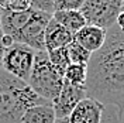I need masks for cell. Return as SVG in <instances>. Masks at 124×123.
Masks as SVG:
<instances>
[{
  "label": "cell",
  "mask_w": 124,
  "mask_h": 123,
  "mask_svg": "<svg viewBox=\"0 0 124 123\" xmlns=\"http://www.w3.org/2000/svg\"><path fill=\"white\" fill-rule=\"evenodd\" d=\"M86 92L104 106L124 110V13L107 30L106 43L87 64Z\"/></svg>",
  "instance_id": "obj_1"
},
{
  "label": "cell",
  "mask_w": 124,
  "mask_h": 123,
  "mask_svg": "<svg viewBox=\"0 0 124 123\" xmlns=\"http://www.w3.org/2000/svg\"><path fill=\"white\" fill-rule=\"evenodd\" d=\"M51 103L42 99L30 85L0 69V123H21L28 109Z\"/></svg>",
  "instance_id": "obj_2"
},
{
  "label": "cell",
  "mask_w": 124,
  "mask_h": 123,
  "mask_svg": "<svg viewBox=\"0 0 124 123\" xmlns=\"http://www.w3.org/2000/svg\"><path fill=\"white\" fill-rule=\"evenodd\" d=\"M27 84L30 88L48 102H54L63 85V77L51 64L46 51H37L35 62Z\"/></svg>",
  "instance_id": "obj_3"
},
{
  "label": "cell",
  "mask_w": 124,
  "mask_h": 123,
  "mask_svg": "<svg viewBox=\"0 0 124 123\" xmlns=\"http://www.w3.org/2000/svg\"><path fill=\"white\" fill-rule=\"evenodd\" d=\"M86 24L110 30L121 13V0H83L80 7Z\"/></svg>",
  "instance_id": "obj_4"
},
{
  "label": "cell",
  "mask_w": 124,
  "mask_h": 123,
  "mask_svg": "<svg viewBox=\"0 0 124 123\" xmlns=\"http://www.w3.org/2000/svg\"><path fill=\"white\" fill-rule=\"evenodd\" d=\"M37 51L30 47L14 43L13 45L6 48L4 58H3V69L10 75L28 82L31 71L35 62Z\"/></svg>",
  "instance_id": "obj_5"
},
{
  "label": "cell",
  "mask_w": 124,
  "mask_h": 123,
  "mask_svg": "<svg viewBox=\"0 0 124 123\" xmlns=\"http://www.w3.org/2000/svg\"><path fill=\"white\" fill-rule=\"evenodd\" d=\"M51 18H52V16L45 14L42 11L32 10L31 18L25 24V27L14 37V43L24 44L35 51H45L44 37H45L46 26Z\"/></svg>",
  "instance_id": "obj_6"
},
{
  "label": "cell",
  "mask_w": 124,
  "mask_h": 123,
  "mask_svg": "<svg viewBox=\"0 0 124 123\" xmlns=\"http://www.w3.org/2000/svg\"><path fill=\"white\" fill-rule=\"evenodd\" d=\"M86 98H87V92H86L85 86H75V85H70L69 82L63 81L61 92L56 96V99L52 102L55 116L69 117L72 110Z\"/></svg>",
  "instance_id": "obj_7"
},
{
  "label": "cell",
  "mask_w": 124,
  "mask_h": 123,
  "mask_svg": "<svg viewBox=\"0 0 124 123\" xmlns=\"http://www.w3.org/2000/svg\"><path fill=\"white\" fill-rule=\"evenodd\" d=\"M104 105L93 98L83 99L69 115V123H101Z\"/></svg>",
  "instance_id": "obj_8"
},
{
  "label": "cell",
  "mask_w": 124,
  "mask_h": 123,
  "mask_svg": "<svg viewBox=\"0 0 124 123\" xmlns=\"http://www.w3.org/2000/svg\"><path fill=\"white\" fill-rule=\"evenodd\" d=\"M106 37H107L106 30L90 26V24H86L82 30H79L73 35V40L79 45L83 47L86 51H89L90 54H94V53L100 51L101 47L104 45Z\"/></svg>",
  "instance_id": "obj_9"
},
{
  "label": "cell",
  "mask_w": 124,
  "mask_h": 123,
  "mask_svg": "<svg viewBox=\"0 0 124 123\" xmlns=\"http://www.w3.org/2000/svg\"><path fill=\"white\" fill-rule=\"evenodd\" d=\"M72 41H73V34H70L66 28L58 24L54 18H51L46 26L45 37H44L45 51H52L62 47H68Z\"/></svg>",
  "instance_id": "obj_10"
},
{
  "label": "cell",
  "mask_w": 124,
  "mask_h": 123,
  "mask_svg": "<svg viewBox=\"0 0 124 123\" xmlns=\"http://www.w3.org/2000/svg\"><path fill=\"white\" fill-rule=\"evenodd\" d=\"M52 18L58 24H61L63 28L69 31L70 34H76L86 26V20L80 10H66V11H55Z\"/></svg>",
  "instance_id": "obj_11"
},
{
  "label": "cell",
  "mask_w": 124,
  "mask_h": 123,
  "mask_svg": "<svg viewBox=\"0 0 124 123\" xmlns=\"http://www.w3.org/2000/svg\"><path fill=\"white\" fill-rule=\"evenodd\" d=\"M55 119L52 103H46L28 109L21 117V123H55Z\"/></svg>",
  "instance_id": "obj_12"
},
{
  "label": "cell",
  "mask_w": 124,
  "mask_h": 123,
  "mask_svg": "<svg viewBox=\"0 0 124 123\" xmlns=\"http://www.w3.org/2000/svg\"><path fill=\"white\" fill-rule=\"evenodd\" d=\"M63 81L75 86H85L87 81V65L70 64L63 74Z\"/></svg>",
  "instance_id": "obj_13"
},
{
  "label": "cell",
  "mask_w": 124,
  "mask_h": 123,
  "mask_svg": "<svg viewBox=\"0 0 124 123\" xmlns=\"http://www.w3.org/2000/svg\"><path fill=\"white\" fill-rule=\"evenodd\" d=\"M48 58L51 64L54 65V68L63 77L66 68L70 65V60H69V53H68V47H62L58 50H52V51H46Z\"/></svg>",
  "instance_id": "obj_14"
},
{
  "label": "cell",
  "mask_w": 124,
  "mask_h": 123,
  "mask_svg": "<svg viewBox=\"0 0 124 123\" xmlns=\"http://www.w3.org/2000/svg\"><path fill=\"white\" fill-rule=\"evenodd\" d=\"M68 53H69V60L70 64H79V65H87L92 54L89 51H86L82 45H79L76 41L73 40L68 45Z\"/></svg>",
  "instance_id": "obj_15"
},
{
  "label": "cell",
  "mask_w": 124,
  "mask_h": 123,
  "mask_svg": "<svg viewBox=\"0 0 124 123\" xmlns=\"http://www.w3.org/2000/svg\"><path fill=\"white\" fill-rule=\"evenodd\" d=\"M30 9V0H1L0 1V10H4V11L20 13V11H27Z\"/></svg>",
  "instance_id": "obj_16"
},
{
  "label": "cell",
  "mask_w": 124,
  "mask_h": 123,
  "mask_svg": "<svg viewBox=\"0 0 124 123\" xmlns=\"http://www.w3.org/2000/svg\"><path fill=\"white\" fill-rule=\"evenodd\" d=\"M55 11H66V10H80L83 0H54Z\"/></svg>",
  "instance_id": "obj_17"
},
{
  "label": "cell",
  "mask_w": 124,
  "mask_h": 123,
  "mask_svg": "<svg viewBox=\"0 0 124 123\" xmlns=\"http://www.w3.org/2000/svg\"><path fill=\"white\" fill-rule=\"evenodd\" d=\"M31 9L37 10V11H42L49 16L55 13L54 0H34V1H31Z\"/></svg>",
  "instance_id": "obj_18"
},
{
  "label": "cell",
  "mask_w": 124,
  "mask_h": 123,
  "mask_svg": "<svg viewBox=\"0 0 124 123\" xmlns=\"http://www.w3.org/2000/svg\"><path fill=\"white\" fill-rule=\"evenodd\" d=\"M101 123H121L120 122V113H118L117 108H114V106H106Z\"/></svg>",
  "instance_id": "obj_19"
},
{
  "label": "cell",
  "mask_w": 124,
  "mask_h": 123,
  "mask_svg": "<svg viewBox=\"0 0 124 123\" xmlns=\"http://www.w3.org/2000/svg\"><path fill=\"white\" fill-rule=\"evenodd\" d=\"M4 53H6V47H4V44H3V31H1V28H0V69H3Z\"/></svg>",
  "instance_id": "obj_20"
},
{
  "label": "cell",
  "mask_w": 124,
  "mask_h": 123,
  "mask_svg": "<svg viewBox=\"0 0 124 123\" xmlns=\"http://www.w3.org/2000/svg\"><path fill=\"white\" fill-rule=\"evenodd\" d=\"M55 123H69V117H56Z\"/></svg>",
  "instance_id": "obj_21"
},
{
  "label": "cell",
  "mask_w": 124,
  "mask_h": 123,
  "mask_svg": "<svg viewBox=\"0 0 124 123\" xmlns=\"http://www.w3.org/2000/svg\"><path fill=\"white\" fill-rule=\"evenodd\" d=\"M120 122L124 123V110L121 112V113H120Z\"/></svg>",
  "instance_id": "obj_22"
},
{
  "label": "cell",
  "mask_w": 124,
  "mask_h": 123,
  "mask_svg": "<svg viewBox=\"0 0 124 123\" xmlns=\"http://www.w3.org/2000/svg\"><path fill=\"white\" fill-rule=\"evenodd\" d=\"M121 11H123V13H124V0H123V1H121Z\"/></svg>",
  "instance_id": "obj_23"
}]
</instances>
